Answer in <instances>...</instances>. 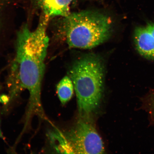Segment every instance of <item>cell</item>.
Segmentation results:
<instances>
[{
  "label": "cell",
  "instance_id": "obj_2",
  "mask_svg": "<svg viewBox=\"0 0 154 154\" xmlns=\"http://www.w3.org/2000/svg\"><path fill=\"white\" fill-rule=\"evenodd\" d=\"M79 112L88 117L98 107L103 96L104 72L103 63L94 55L83 57L74 63L70 71Z\"/></svg>",
  "mask_w": 154,
  "mask_h": 154
},
{
  "label": "cell",
  "instance_id": "obj_4",
  "mask_svg": "<svg viewBox=\"0 0 154 154\" xmlns=\"http://www.w3.org/2000/svg\"><path fill=\"white\" fill-rule=\"evenodd\" d=\"M82 117L64 136L70 153L102 154L105 151L100 136L94 125Z\"/></svg>",
  "mask_w": 154,
  "mask_h": 154
},
{
  "label": "cell",
  "instance_id": "obj_1",
  "mask_svg": "<svg viewBox=\"0 0 154 154\" xmlns=\"http://www.w3.org/2000/svg\"><path fill=\"white\" fill-rule=\"evenodd\" d=\"M49 18L43 15L34 30L26 26L21 29L17 37L16 55L11 69V80L18 83L29 92L28 113L31 114L43 112L40 94L49 46L47 28Z\"/></svg>",
  "mask_w": 154,
  "mask_h": 154
},
{
  "label": "cell",
  "instance_id": "obj_5",
  "mask_svg": "<svg viewBox=\"0 0 154 154\" xmlns=\"http://www.w3.org/2000/svg\"><path fill=\"white\" fill-rule=\"evenodd\" d=\"M134 40L137 49L142 56L154 60V38L144 27L135 30Z\"/></svg>",
  "mask_w": 154,
  "mask_h": 154
},
{
  "label": "cell",
  "instance_id": "obj_8",
  "mask_svg": "<svg viewBox=\"0 0 154 154\" xmlns=\"http://www.w3.org/2000/svg\"><path fill=\"white\" fill-rule=\"evenodd\" d=\"M148 104L149 112L151 116L154 119V89L150 95Z\"/></svg>",
  "mask_w": 154,
  "mask_h": 154
},
{
  "label": "cell",
  "instance_id": "obj_9",
  "mask_svg": "<svg viewBox=\"0 0 154 154\" xmlns=\"http://www.w3.org/2000/svg\"><path fill=\"white\" fill-rule=\"evenodd\" d=\"M146 28L149 33L154 38V24L153 23H148Z\"/></svg>",
  "mask_w": 154,
  "mask_h": 154
},
{
  "label": "cell",
  "instance_id": "obj_7",
  "mask_svg": "<svg viewBox=\"0 0 154 154\" xmlns=\"http://www.w3.org/2000/svg\"><path fill=\"white\" fill-rule=\"evenodd\" d=\"M74 86L70 77L66 76L57 84V93L60 100L63 105L70 100L74 92Z\"/></svg>",
  "mask_w": 154,
  "mask_h": 154
},
{
  "label": "cell",
  "instance_id": "obj_10",
  "mask_svg": "<svg viewBox=\"0 0 154 154\" xmlns=\"http://www.w3.org/2000/svg\"><path fill=\"white\" fill-rule=\"evenodd\" d=\"M4 0H0V6L1 5L2 3L4 2Z\"/></svg>",
  "mask_w": 154,
  "mask_h": 154
},
{
  "label": "cell",
  "instance_id": "obj_3",
  "mask_svg": "<svg viewBox=\"0 0 154 154\" xmlns=\"http://www.w3.org/2000/svg\"><path fill=\"white\" fill-rule=\"evenodd\" d=\"M65 33L71 47L89 49L108 39L111 22L106 15L96 11H85L70 14L66 17Z\"/></svg>",
  "mask_w": 154,
  "mask_h": 154
},
{
  "label": "cell",
  "instance_id": "obj_6",
  "mask_svg": "<svg viewBox=\"0 0 154 154\" xmlns=\"http://www.w3.org/2000/svg\"><path fill=\"white\" fill-rule=\"evenodd\" d=\"M73 0H36L43 11L49 18L54 16L66 17L69 13V5Z\"/></svg>",
  "mask_w": 154,
  "mask_h": 154
}]
</instances>
